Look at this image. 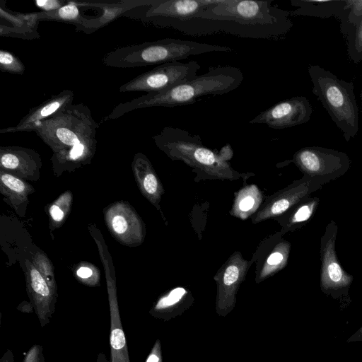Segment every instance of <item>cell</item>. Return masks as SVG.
<instances>
[{"label": "cell", "mask_w": 362, "mask_h": 362, "mask_svg": "<svg viewBox=\"0 0 362 362\" xmlns=\"http://www.w3.org/2000/svg\"><path fill=\"white\" fill-rule=\"evenodd\" d=\"M28 295L41 327L49 323L55 311L57 292L30 262L27 263Z\"/></svg>", "instance_id": "8fae6325"}, {"label": "cell", "mask_w": 362, "mask_h": 362, "mask_svg": "<svg viewBox=\"0 0 362 362\" xmlns=\"http://www.w3.org/2000/svg\"><path fill=\"white\" fill-rule=\"evenodd\" d=\"M291 4L297 6L298 8L292 11L293 15H306L313 16L315 12H320V11H334L339 13L341 17L345 13L344 7L346 1H306V0H292ZM318 13L317 16L318 15Z\"/></svg>", "instance_id": "d6986e66"}, {"label": "cell", "mask_w": 362, "mask_h": 362, "mask_svg": "<svg viewBox=\"0 0 362 362\" xmlns=\"http://www.w3.org/2000/svg\"><path fill=\"white\" fill-rule=\"evenodd\" d=\"M105 273L110 309V362H131L121 321L115 276L110 272Z\"/></svg>", "instance_id": "5bb4252c"}, {"label": "cell", "mask_w": 362, "mask_h": 362, "mask_svg": "<svg viewBox=\"0 0 362 362\" xmlns=\"http://www.w3.org/2000/svg\"><path fill=\"white\" fill-rule=\"evenodd\" d=\"M338 226L332 220L326 226L320 240V288L334 299L349 301V290L353 276L341 267L336 252Z\"/></svg>", "instance_id": "8992f818"}, {"label": "cell", "mask_w": 362, "mask_h": 362, "mask_svg": "<svg viewBox=\"0 0 362 362\" xmlns=\"http://www.w3.org/2000/svg\"><path fill=\"white\" fill-rule=\"evenodd\" d=\"M254 204V199L251 197L244 198L240 203V209L243 211H249Z\"/></svg>", "instance_id": "1f68e13d"}, {"label": "cell", "mask_w": 362, "mask_h": 362, "mask_svg": "<svg viewBox=\"0 0 362 362\" xmlns=\"http://www.w3.org/2000/svg\"><path fill=\"white\" fill-rule=\"evenodd\" d=\"M243 81V72L238 67L221 65L211 66L206 73L168 90L147 93L131 101L118 104L103 121L115 119L141 108L191 105L203 97L232 92L241 85Z\"/></svg>", "instance_id": "3957f363"}, {"label": "cell", "mask_w": 362, "mask_h": 362, "mask_svg": "<svg viewBox=\"0 0 362 362\" xmlns=\"http://www.w3.org/2000/svg\"><path fill=\"white\" fill-rule=\"evenodd\" d=\"M226 47L192 40L165 38L118 47L107 53L103 64L115 68H134L180 62L190 56L208 52H230Z\"/></svg>", "instance_id": "277c9868"}, {"label": "cell", "mask_w": 362, "mask_h": 362, "mask_svg": "<svg viewBox=\"0 0 362 362\" xmlns=\"http://www.w3.org/2000/svg\"><path fill=\"white\" fill-rule=\"evenodd\" d=\"M35 15L38 21H62L74 23L76 27L81 25L85 20L81 16L78 6L74 2H69L55 11L35 13Z\"/></svg>", "instance_id": "ffe728a7"}, {"label": "cell", "mask_w": 362, "mask_h": 362, "mask_svg": "<svg viewBox=\"0 0 362 362\" xmlns=\"http://www.w3.org/2000/svg\"><path fill=\"white\" fill-rule=\"evenodd\" d=\"M35 4L39 8H42L44 12L55 11L64 6V1L57 0L36 1Z\"/></svg>", "instance_id": "83f0119b"}, {"label": "cell", "mask_w": 362, "mask_h": 362, "mask_svg": "<svg viewBox=\"0 0 362 362\" xmlns=\"http://www.w3.org/2000/svg\"><path fill=\"white\" fill-rule=\"evenodd\" d=\"M220 0H158L146 8L144 19L157 26L180 32L196 17Z\"/></svg>", "instance_id": "9c48e42d"}, {"label": "cell", "mask_w": 362, "mask_h": 362, "mask_svg": "<svg viewBox=\"0 0 362 362\" xmlns=\"http://www.w3.org/2000/svg\"><path fill=\"white\" fill-rule=\"evenodd\" d=\"M350 28L348 37V52L354 60L362 59V22Z\"/></svg>", "instance_id": "7402d4cb"}, {"label": "cell", "mask_w": 362, "mask_h": 362, "mask_svg": "<svg viewBox=\"0 0 362 362\" xmlns=\"http://www.w3.org/2000/svg\"><path fill=\"white\" fill-rule=\"evenodd\" d=\"M0 163L2 170L10 171L13 175L28 177L38 173L41 159L40 155L30 148L21 146H1Z\"/></svg>", "instance_id": "9a60e30c"}, {"label": "cell", "mask_w": 362, "mask_h": 362, "mask_svg": "<svg viewBox=\"0 0 362 362\" xmlns=\"http://www.w3.org/2000/svg\"><path fill=\"white\" fill-rule=\"evenodd\" d=\"M95 362H110V360L107 359L104 353L100 352L97 355Z\"/></svg>", "instance_id": "e575fe53"}, {"label": "cell", "mask_w": 362, "mask_h": 362, "mask_svg": "<svg viewBox=\"0 0 362 362\" xmlns=\"http://www.w3.org/2000/svg\"><path fill=\"white\" fill-rule=\"evenodd\" d=\"M22 362H45L42 346L40 344L33 345L27 351Z\"/></svg>", "instance_id": "4316f807"}, {"label": "cell", "mask_w": 362, "mask_h": 362, "mask_svg": "<svg viewBox=\"0 0 362 362\" xmlns=\"http://www.w3.org/2000/svg\"><path fill=\"white\" fill-rule=\"evenodd\" d=\"M76 275L82 280H84V284H87L88 280L93 275V270L88 267H81L77 272Z\"/></svg>", "instance_id": "f546056e"}, {"label": "cell", "mask_w": 362, "mask_h": 362, "mask_svg": "<svg viewBox=\"0 0 362 362\" xmlns=\"http://www.w3.org/2000/svg\"><path fill=\"white\" fill-rule=\"evenodd\" d=\"M98 127L88 106L79 103L42 122L35 132L52 150L54 168L63 170L91 160L96 151Z\"/></svg>", "instance_id": "7a4b0ae2"}, {"label": "cell", "mask_w": 362, "mask_h": 362, "mask_svg": "<svg viewBox=\"0 0 362 362\" xmlns=\"http://www.w3.org/2000/svg\"><path fill=\"white\" fill-rule=\"evenodd\" d=\"M308 74L313 93L343 132L344 139L349 141L354 138L358 131V107L353 83L339 79L318 65H310Z\"/></svg>", "instance_id": "5b68a950"}, {"label": "cell", "mask_w": 362, "mask_h": 362, "mask_svg": "<svg viewBox=\"0 0 362 362\" xmlns=\"http://www.w3.org/2000/svg\"><path fill=\"white\" fill-rule=\"evenodd\" d=\"M132 169L144 194L148 198L155 197L158 193V182L148 160L143 153H138L134 156Z\"/></svg>", "instance_id": "2e32d148"}, {"label": "cell", "mask_w": 362, "mask_h": 362, "mask_svg": "<svg viewBox=\"0 0 362 362\" xmlns=\"http://www.w3.org/2000/svg\"><path fill=\"white\" fill-rule=\"evenodd\" d=\"M35 267L46 279L49 286L55 291L57 290L51 262L42 254L38 253L34 258Z\"/></svg>", "instance_id": "d4e9b609"}, {"label": "cell", "mask_w": 362, "mask_h": 362, "mask_svg": "<svg viewBox=\"0 0 362 362\" xmlns=\"http://www.w3.org/2000/svg\"><path fill=\"white\" fill-rule=\"evenodd\" d=\"M0 69L3 72L22 75L25 68L18 57L6 50L1 49Z\"/></svg>", "instance_id": "603a6c76"}, {"label": "cell", "mask_w": 362, "mask_h": 362, "mask_svg": "<svg viewBox=\"0 0 362 362\" xmlns=\"http://www.w3.org/2000/svg\"><path fill=\"white\" fill-rule=\"evenodd\" d=\"M201 68L196 61L173 62L158 65L134 78L119 88L120 92L160 93L193 79Z\"/></svg>", "instance_id": "52a82bcc"}, {"label": "cell", "mask_w": 362, "mask_h": 362, "mask_svg": "<svg viewBox=\"0 0 362 362\" xmlns=\"http://www.w3.org/2000/svg\"><path fill=\"white\" fill-rule=\"evenodd\" d=\"M74 98V93L71 90H62L58 94L52 95L37 106L30 109L16 125L0 129V133L35 132L42 122L72 105Z\"/></svg>", "instance_id": "4fadbf2b"}, {"label": "cell", "mask_w": 362, "mask_h": 362, "mask_svg": "<svg viewBox=\"0 0 362 362\" xmlns=\"http://www.w3.org/2000/svg\"><path fill=\"white\" fill-rule=\"evenodd\" d=\"M187 291L184 288L178 287L171 290L168 293L161 296L152 306L149 313L156 318L165 321L175 317L182 311L180 308Z\"/></svg>", "instance_id": "e0dca14e"}, {"label": "cell", "mask_w": 362, "mask_h": 362, "mask_svg": "<svg viewBox=\"0 0 362 362\" xmlns=\"http://www.w3.org/2000/svg\"><path fill=\"white\" fill-rule=\"evenodd\" d=\"M284 259L281 252H276L272 253L267 259V263L270 265H276L281 264Z\"/></svg>", "instance_id": "4dcf8cb0"}, {"label": "cell", "mask_w": 362, "mask_h": 362, "mask_svg": "<svg viewBox=\"0 0 362 362\" xmlns=\"http://www.w3.org/2000/svg\"><path fill=\"white\" fill-rule=\"evenodd\" d=\"M105 214L107 226L119 242L132 246L141 241V221L131 206L117 202L110 206Z\"/></svg>", "instance_id": "7c38bea8"}, {"label": "cell", "mask_w": 362, "mask_h": 362, "mask_svg": "<svg viewBox=\"0 0 362 362\" xmlns=\"http://www.w3.org/2000/svg\"><path fill=\"white\" fill-rule=\"evenodd\" d=\"M273 1L220 0L197 18L202 35L224 33L243 38L275 40L292 28L290 12Z\"/></svg>", "instance_id": "6da1fadb"}, {"label": "cell", "mask_w": 362, "mask_h": 362, "mask_svg": "<svg viewBox=\"0 0 362 362\" xmlns=\"http://www.w3.org/2000/svg\"><path fill=\"white\" fill-rule=\"evenodd\" d=\"M294 161L305 177L317 179L325 185L344 175L351 163L346 153L320 146L300 149L294 155Z\"/></svg>", "instance_id": "ba28073f"}, {"label": "cell", "mask_w": 362, "mask_h": 362, "mask_svg": "<svg viewBox=\"0 0 362 362\" xmlns=\"http://www.w3.org/2000/svg\"><path fill=\"white\" fill-rule=\"evenodd\" d=\"M362 341V326L346 340V342H354V341Z\"/></svg>", "instance_id": "d6a6232c"}, {"label": "cell", "mask_w": 362, "mask_h": 362, "mask_svg": "<svg viewBox=\"0 0 362 362\" xmlns=\"http://www.w3.org/2000/svg\"><path fill=\"white\" fill-rule=\"evenodd\" d=\"M71 201V194L66 192L50 206L49 213L50 218L54 223H60L63 221L67 215Z\"/></svg>", "instance_id": "cb8c5ba5"}, {"label": "cell", "mask_w": 362, "mask_h": 362, "mask_svg": "<svg viewBox=\"0 0 362 362\" xmlns=\"http://www.w3.org/2000/svg\"><path fill=\"white\" fill-rule=\"evenodd\" d=\"M320 204L317 197H308L296 204L295 211L290 216L289 226L304 224L315 214Z\"/></svg>", "instance_id": "44dd1931"}, {"label": "cell", "mask_w": 362, "mask_h": 362, "mask_svg": "<svg viewBox=\"0 0 362 362\" xmlns=\"http://www.w3.org/2000/svg\"><path fill=\"white\" fill-rule=\"evenodd\" d=\"M0 362H14V356L11 349H7L0 359Z\"/></svg>", "instance_id": "836d02e7"}, {"label": "cell", "mask_w": 362, "mask_h": 362, "mask_svg": "<svg viewBox=\"0 0 362 362\" xmlns=\"http://www.w3.org/2000/svg\"><path fill=\"white\" fill-rule=\"evenodd\" d=\"M312 112V106L307 98L294 96L261 112L250 120L249 124H262L272 129H281L307 122Z\"/></svg>", "instance_id": "30bf717a"}, {"label": "cell", "mask_w": 362, "mask_h": 362, "mask_svg": "<svg viewBox=\"0 0 362 362\" xmlns=\"http://www.w3.org/2000/svg\"><path fill=\"white\" fill-rule=\"evenodd\" d=\"M0 179L2 194L17 211V207L28 201V196L33 192V189L19 177L2 170Z\"/></svg>", "instance_id": "ac0fdd59"}, {"label": "cell", "mask_w": 362, "mask_h": 362, "mask_svg": "<svg viewBox=\"0 0 362 362\" xmlns=\"http://www.w3.org/2000/svg\"><path fill=\"white\" fill-rule=\"evenodd\" d=\"M146 362H162V352L160 340L157 339L154 343Z\"/></svg>", "instance_id": "f1b7e54d"}, {"label": "cell", "mask_w": 362, "mask_h": 362, "mask_svg": "<svg viewBox=\"0 0 362 362\" xmlns=\"http://www.w3.org/2000/svg\"><path fill=\"white\" fill-rule=\"evenodd\" d=\"M345 18L351 27L359 25L362 22V1H346Z\"/></svg>", "instance_id": "484cf974"}]
</instances>
